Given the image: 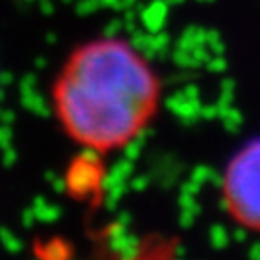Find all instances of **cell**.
I'll use <instances>...</instances> for the list:
<instances>
[{"label":"cell","instance_id":"obj_1","mask_svg":"<svg viewBox=\"0 0 260 260\" xmlns=\"http://www.w3.org/2000/svg\"><path fill=\"white\" fill-rule=\"evenodd\" d=\"M162 83L150 62L123 39L83 43L52 83V108L64 133L93 152L125 149L154 120Z\"/></svg>","mask_w":260,"mask_h":260},{"label":"cell","instance_id":"obj_2","mask_svg":"<svg viewBox=\"0 0 260 260\" xmlns=\"http://www.w3.org/2000/svg\"><path fill=\"white\" fill-rule=\"evenodd\" d=\"M222 201L237 225L260 233V137L249 141L228 162Z\"/></svg>","mask_w":260,"mask_h":260}]
</instances>
